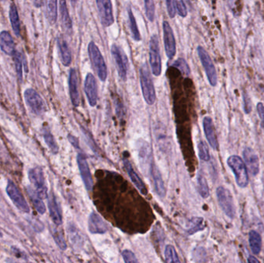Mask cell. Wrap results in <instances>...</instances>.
<instances>
[{"mask_svg": "<svg viewBox=\"0 0 264 263\" xmlns=\"http://www.w3.org/2000/svg\"><path fill=\"white\" fill-rule=\"evenodd\" d=\"M216 196L219 206L221 207L223 212L230 219H234L236 210H235L233 195L230 190L220 186L216 189Z\"/></svg>", "mask_w": 264, "mask_h": 263, "instance_id": "5", "label": "cell"}, {"mask_svg": "<svg viewBox=\"0 0 264 263\" xmlns=\"http://www.w3.org/2000/svg\"><path fill=\"white\" fill-rule=\"evenodd\" d=\"M144 3L147 18L150 22H154L156 17V5L154 0H144Z\"/></svg>", "mask_w": 264, "mask_h": 263, "instance_id": "37", "label": "cell"}, {"mask_svg": "<svg viewBox=\"0 0 264 263\" xmlns=\"http://www.w3.org/2000/svg\"><path fill=\"white\" fill-rule=\"evenodd\" d=\"M247 261H248V263H259L260 261L258 260V259L256 258V257H250L248 258V260H247Z\"/></svg>", "mask_w": 264, "mask_h": 263, "instance_id": "50", "label": "cell"}, {"mask_svg": "<svg viewBox=\"0 0 264 263\" xmlns=\"http://www.w3.org/2000/svg\"><path fill=\"white\" fill-rule=\"evenodd\" d=\"M2 237V232H0V238Z\"/></svg>", "mask_w": 264, "mask_h": 263, "instance_id": "53", "label": "cell"}, {"mask_svg": "<svg viewBox=\"0 0 264 263\" xmlns=\"http://www.w3.org/2000/svg\"><path fill=\"white\" fill-rule=\"evenodd\" d=\"M12 57H13L18 78H19V81H22L23 80V56L19 52L16 51Z\"/></svg>", "mask_w": 264, "mask_h": 263, "instance_id": "36", "label": "cell"}, {"mask_svg": "<svg viewBox=\"0 0 264 263\" xmlns=\"http://www.w3.org/2000/svg\"><path fill=\"white\" fill-rule=\"evenodd\" d=\"M9 19H10L11 25L12 30L16 36H20V22H19V14H18L17 8L15 4L12 3L9 9Z\"/></svg>", "mask_w": 264, "mask_h": 263, "instance_id": "28", "label": "cell"}, {"mask_svg": "<svg viewBox=\"0 0 264 263\" xmlns=\"http://www.w3.org/2000/svg\"><path fill=\"white\" fill-rule=\"evenodd\" d=\"M69 91L71 102L75 107L80 105V93L78 90V78L76 70L71 69L69 74Z\"/></svg>", "mask_w": 264, "mask_h": 263, "instance_id": "22", "label": "cell"}, {"mask_svg": "<svg viewBox=\"0 0 264 263\" xmlns=\"http://www.w3.org/2000/svg\"><path fill=\"white\" fill-rule=\"evenodd\" d=\"M43 136L46 144H47V147L50 150V152H52L54 155L58 153V145H57V142H56L55 138H54L52 133H51V131L47 127H44L43 128Z\"/></svg>", "mask_w": 264, "mask_h": 263, "instance_id": "30", "label": "cell"}, {"mask_svg": "<svg viewBox=\"0 0 264 263\" xmlns=\"http://www.w3.org/2000/svg\"><path fill=\"white\" fill-rule=\"evenodd\" d=\"M191 227L188 230V235H193L199 231L203 230L205 229L204 220L202 218H194L191 222Z\"/></svg>", "mask_w": 264, "mask_h": 263, "instance_id": "38", "label": "cell"}, {"mask_svg": "<svg viewBox=\"0 0 264 263\" xmlns=\"http://www.w3.org/2000/svg\"><path fill=\"white\" fill-rule=\"evenodd\" d=\"M212 1L213 2H216V0H212Z\"/></svg>", "mask_w": 264, "mask_h": 263, "instance_id": "54", "label": "cell"}, {"mask_svg": "<svg viewBox=\"0 0 264 263\" xmlns=\"http://www.w3.org/2000/svg\"><path fill=\"white\" fill-rule=\"evenodd\" d=\"M249 243L253 253L260 254L262 249V238L259 232L252 230L249 233Z\"/></svg>", "mask_w": 264, "mask_h": 263, "instance_id": "26", "label": "cell"}, {"mask_svg": "<svg viewBox=\"0 0 264 263\" xmlns=\"http://www.w3.org/2000/svg\"><path fill=\"white\" fill-rule=\"evenodd\" d=\"M29 179L34 186L36 189L35 191L38 194V196L42 199L47 198L48 197V190L43 169L40 167H35L30 169L29 171Z\"/></svg>", "mask_w": 264, "mask_h": 263, "instance_id": "6", "label": "cell"}, {"mask_svg": "<svg viewBox=\"0 0 264 263\" xmlns=\"http://www.w3.org/2000/svg\"><path fill=\"white\" fill-rule=\"evenodd\" d=\"M6 193L18 209L20 210L21 212L29 213V205L23 194L19 191L17 186L14 184L13 181H9L7 183Z\"/></svg>", "mask_w": 264, "mask_h": 263, "instance_id": "12", "label": "cell"}, {"mask_svg": "<svg viewBox=\"0 0 264 263\" xmlns=\"http://www.w3.org/2000/svg\"><path fill=\"white\" fill-rule=\"evenodd\" d=\"M0 48L7 55L13 56L15 54V43L9 32L3 30L0 33Z\"/></svg>", "mask_w": 264, "mask_h": 263, "instance_id": "24", "label": "cell"}, {"mask_svg": "<svg viewBox=\"0 0 264 263\" xmlns=\"http://www.w3.org/2000/svg\"><path fill=\"white\" fill-rule=\"evenodd\" d=\"M244 109H245V112L247 114L251 113V100L249 98V96H247V94L244 93Z\"/></svg>", "mask_w": 264, "mask_h": 263, "instance_id": "46", "label": "cell"}, {"mask_svg": "<svg viewBox=\"0 0 264 263\" xmlns=\"http://www.w3.org/2000/svg\"><path fill=\"white\" fill-rule=\"evenodd\" d=\"M77 162H78V169H79L80 174L82 176L84 184L88 191H90L93 188V178H92L91 173H90L86 157L83 154H78L77 157Z\"/></svg>", "mask_w": 264, "mask_h": 263, "instance_id": "14", "label": "cell"}, {"mask_svg": "<svg viewBox=\"0 0 264 263\" xmlns=\"http://www.w3.org/2000/svg\"><path fill=\"white\" fill-rule=\"evenodd\" d=\"M197 52H198V55L200 59L202 67L205 70L209 84L211 86L216 87L218 81L217 73H216V67L212 62L210 56L208 54L207 51L200 46L197 48Z\"/></svg>", "mask_w": 264, "mask_h": 263, "instance_id": "7", "label": "cell"}, {"mask_svg": "<svg viewBox=\"0 0 264 263\" xmlns=\"http://www.w3.org/2000/svg\"><path fill=\"white\" fill-rule=\"evenodd\" d=\"M149 172H150V175H152V180H153L154 187H155L156 193L160 198H165L166 194V189L163 176H162L157 165L154 162H152V165H151Z\"/></svg>", "mask_w": 264, "mask_h": 263, "instance_id": "18", "label": "cell"}, {"mask_svg": "<svg viewBox=\"0 0 264 263\" xmlns=\"http://www.w3.org/2000/svg\"><path fill=\"white\" fill-rule=\"evenodd\" d=\"M113 101H114V108H115L117 117L120 121H124V117H125V108H124V105L122 100H121L119 96H114Z\"/></svg>", "mask_w": 264, "mask_h": 263, "instance_id": "35", "label": "cell"}, {"mask_svg": "<svg viewBox=\"0 0 264 263\" xmlns=\"http://www.w3.org/2000/svg\"><path fill=\"white\" fill-rule=\"evenodd\" d=\"M156 142L163 152H166L170 151V141L166 131L163 128H161L160 130L159 127L156 128Z\"/></svg>", "mask_w": 264, "mask_h": 263, "instance_id": "29", "label": "cell"}, {"mask_svg": "<svg viewBox=\"0 0 264 263\" xmlns=\"http://www.w3.org/2000/svg\"><path fill=\"white\" fill-rule=\"evenodd\" d=\"M52 236L54 237V241L57 243V246L63 251H65L67 250V248H68V246H67V243H66L62 232L61 231L57 230V229H54L52 230Z\"/></svg>", "mask_w": 264, "mask_h": 263, "instance_id": "39", "label": "cell"}, {"mask_svg": "<svg viewBox=\"0 0 264 263\" xmlns=\"http://www.w3.org/2000/svg\"><path fill=\"white\" fill-rule=\"evenodd\" d=\"M82 131H83L84 134H85V138H86V141H88V145L90 147L93 152H97V146H96V144L93 142V138H92L91 135H90V133L88 132V131L84 128L83 127H82Z\"/></svg>", "mask_w": 264, "mask_h": 263, "instance_id": "45", "label": "cell"}, {"mask_svg": "<svg viewBox=\"0 0 264 263\" xmlns=\"http://www.w3.org/2000/svg\"><path fill=\"white\" fill-rule=\"evenodd\" d=\"M85 91L90 107H95L97 105L98 98L97 81L93 74L90 73L87 74L85 78Z\"/></svg>", "mask_w": 264, "mask_h": 263, "instance_id": "15", "label": "cell"}, {"mask_svg": "<svg viewBox=\"0 0 264 263\" xmlns=\"http://www.w3.org/2000/svg\"><path fill=\"white\" fill-rule=\"evenodd\" d=\"M137 150H138V160L141 167L144 172L150 170L152 162V148L148 141L139 139L137 141Z\"/></svg>", "mask_w": 264, "mask_h": 263, "instance_id": "8", "label": "cell"}, {"mask_svg": "<svg viewBox=\"0 0 264 263\" xmlns=\"http://www.w3.org/2000/svg\"><path fill=\"white\" fill-rule=\"evenodd\" d=\"M12 253L13 254L16 256V258L19 259H23V260H26L27 257H26V254L23 253V251H21L20 250H19L18 248L16 247H12Z\"/></svg>", "mask_w": 264, "mask_h": 263, "instance_id": "47", "label": "cell"}, {"mask_svg": "<svg viewBox=\"0 0 264 263\" xmlns=\"http://www.w3.org/2000/svg\"><path fill=\"white\" fill-rule=\"evenodd\" d=\"M163 29L166 55L168 58L173 59L176 54V42L174 33H173L171 26L167 21L163 22Z\"/></svg>", "mask_w": 264, "mask_h": 263, "instance_id": "13", "label": "cell"}, {"mask_svg": "<svg viewBox=\"0 0 264 263\" xmlns=\"http://www.w3.org/2000/svg\"><path fill=\"white\" fill-rule=\"evenodd\" d=\"M123 162H124V168L126 169L128 176H129L130 179L133 183L134 185L137 187V189H138V191H140L141 194H143V195H147L148 194V190H147L146 186L145 185L142 179L135 172L131 162L128 159H124Z\"/></svg>", "mask_w": 264, "mask_h": 263, "instance_id": "20", "label": "cell"}, {"mask_svg": "<svg viewBox=\"0 0 264 263\" xmlns=\"http://www.w3.org/2000/svg\"><path fill=\"white\" fill-rule=\"evenodd\" d=\"M24 98L28 107L35 114L40 115L45 112V103L35 89L32 88L26 89L24 92Z\"/></svg>", "mask_w": 264, "mask_h": 263, "instance_id": "9", "label": "cell"}, {"mask_svg": "<svg viewBox=\"0 0 264 263\" xmlns=\"http://www.w3.org/2000/svg\"><path fill=\"white\" fill-rule=\"evenodd\" d=\"M258 114H259L260 118L262 121L263 124H264V105L262 103H258L257 106Z\"/></svg>", "mask_w": 264, "mask_h": 263, "instance_id": "49", "label": "cell"}, {"mask_svg": "<svg viewBox=\"0 0 264 263\" xmlns=\"http://www.w3.org/2000/svg\"><path fill=\"white\" fill-rule=\"evenodd\" d=\"M48 208L50 217H51L54 223L57 226L62 225L63 218L61 207H60L57 198L53 192H50V195H49Z\"/></svg>", "mask_w": 264, "mask_h": 263, "instance_id": "21", "label": "cell"}, {"mask_svg": "<svg viewBox=\"0 0 264 263\" xmlns=\"http://www.w3.org/2000/svg\"><path fill=\"white\" fill-rule=\"evenodd\" d=\"M88 230L91 234H104L107 231V226L101 217L92 212L88 219Z\"/></svg>", "mask_w": 264, "mask_h": 263, "instance_id": "17", "label": "cell"}, {"mask_svg": "<svg viewBox=\"0 0 264 263\" xmlns=\"http://www.w3.org/2000/svg\"><path fill=\"white\" fill-rule=\"evenodd\" d=\"M165 260L166 263H180L179 258H178V254L176 253V249L174 246L171 245H168L165 250Z\"/></svg>", "mask_w": 264, "mask_h": 263, "instance_id": "34", "label": "cell"}, {"mask_svg": "<svg viewBox=\"0 0 264 263\" xmlns=\"http://www.w3.org/2000/svg\"><path fill=\"white\" fill-rule=\"evenodd\" d=\"M57 47H58L59 52L61 54V60L63 65L65 66V67H69L72 62L71 52L68 43L63 36H60L57 39Z\"/></svg>", "mask_w": 264, "mask_h": 263, "instance_id": "25", "label": "cell"}, {"mask_svg": "<svg viewBox=\"0 0 264 263\" xmlns=\"http://www.w3.org/2000/svg\"><path fill=\"white\" fill-rule=\"evenodd\" d=\"M88 55L90 57L92 65L100 81H106L107 78V67L100 50L94 42L91 41L88 44Z\"/></svg>", "mask_w": 264, "mask_h": 263, "instance_id": "2", "label": "cell"}, {"mask_svg": "<svg viewBox=\"0 0 264 263\" xmlns=\"http://www.w3.org/2000/svg\"><path fill=\"white\" fill-rule=\"evenodd\" d=\"M198 151H199V156L201 160L204 162H209L210 160L209 148L204 141H199V145H198Z\"/></svg>", "mask_w": 264, "mask_h": 263, "instance_id": "40", "label": "cell"}, {"mask_svg": "<svg viewBox=\"0 0 264 263\" xmlns=\"http://www.w3.org/2000/svg\"><path fill=\"white\" fill-rule=\"evenodd\" d=\"M111 54L115 61L116 67H117V73L120 78L122 81L127 80V74H128V57L124 51L121 50L119 46L117 44H113L111 47Z\"/></svg>", "mask_w": 264, "mask_h": 263, "instance_id": "11", "label": "cell"}, {"mask_svg": "<svg viewBox=\"0 0 264 263\" xmlns=\"http://www.w3.org/2000/svg\"><path fill=\"white\" fill-rule=\"evenodd\" d=\"M197 182L201 196L203 198H207L209 196V188L206 179L202 175L199 174L197 177Z\"/></svg>", "mask_w": 264, "mask_h": 263, "instance_id": "33", "label": "cell"}, {"mask_svg": "<svg viewBox=\"0 0 264 263\" xmlns=\"http://www.w3.org/2000/svg\"><path fill=\"white\" fill-rule=\"evenodd\" d=\"M69 1L71 2V5H72L73 6H75L77 2H78V0H69Z\"/></svg>", "mask_w": 264, "mask_h": 263, "instance_id": "51", "label": "cell"}, {"mask_svg": "<svg viewBox=\"0 0 264 263\" xmlns=\"http://www.w3.org/2000/svg\"><path fill=\"white\" fill-rule=\"evenodd\" d=\"M27 191L29 198H31L33 206L36 208L37 212L40 215H43L46 212V206L43 201H42L43 199L40 198L38 194H36V191H33L31 188H29Z\"/></svg>", "mask_w": 264, "mask_h": 263, "instance_id": "31", "label": "cell"}, {"mask_svg": "<svg viewBox=\"0 0 264 263\" xmlns=\"http://www.w3.org/2000/svg\"><path fill=\"white\" fill-rule=\"evenodd\" d=\"M46 15L50 24H55L57 19V0H46Z\"/></svg>", "mask_w": 264, "mask_h": 263, "instance_id": "27", "label": "cell"}, {"mask_svg": "<svg viewBox=\"0 0 264 263\" xmlns=\"http://www.w3.org/2000/svg\"><path fill=\"white\" fill-rule=\"evenodd\" d=\"M149 61L152 74L156 77H159L162 74V59L160 55L159 40L157 35L151 36L149 44Z\"/></svg>", "mask_w": 264, "mask_h": 263, "instance_id": "4", "label": "cell"}, {"mask_svg": "<svg viewBox=\"0 0 264 263\" xmlns=\"http://www.w3.org/2000/svg\"><path fill=\"white\" fill-rule=\"evenodd\" d=\"M227 164L234 173L236 181L239 187L243 188L247 187L249 183L248 173L243 159L237 155H232L227 159Z\"/></svg>", "mask_w": 264, "mask_h": 263, "instance_id": "3", "label": "cell"}, {"mask_svg": "<svg viewBox=\"0 0 264 263\" xmlns=\"http://www.w3.org/2000/svg\"><path fill=\"white\" fill-rule=\"evenodd\" d=\"M183 2L185 4H190L189 0H182Z\"/></svg>", "mask_w": 264, "mask_h": 263, "instance_id": "52", "label": "cell"}, {"mask_svg": "<svg viewBox=\"0 0 264 263\" xmlns=\"http://www.w3.org/2000/svg\"><path fill=\"white\" fill-rule=\"evenodd\" d=\"M166 2L168 14H169L170 18L173 19L176 16V0H166Z\"/></svg>", "mask_w": 264, "mask_h": 263, "instance_id": "44", "label": "cell"}, {"mask_svg": "<svg viewBox=\"0 0 264 263\" xmlns=\"http://www.w3.org/2000/svg\"><path fill=\"white\" fill-rule=\"evenodd\" d=\"M60 12H61V21L63 29L68 35H71L73 33V23L70 16L69 11L66 0H61L60 4Z\"/></svg>", "mask_w": 264, "mask_h": 263, "instance_id": "23", "label": "cell"}, {"mask_svg": "<svg viewBox=\"0 0 264 263\" xmlns=\"http://www.w3.org/2000/svg\"><path fill=\"white\" fill-rule=\"evenodd\" d=\"M139 74H140L141 88L144 99L148 104H154L156 100V89L148 64H144L141 67Z\"/></svg>", "mask_w": 264, "mask_h": 263, "instance_id": "1", "label": "cell"}, {"mask_svg": "<svg viewBox=\"0 0 264 263\" xmlns=\"http://www.w3.org/2000/svg\"><path fill=\"white\" fill-rule=\"evenodd\" d=\"M68 140H69L71 145L75 147L76 149H80V143L78 138H77L76 137L73 136L71 134H69L68 135Z\"/></svg>", "mask_w": 264, "mask_h": 263, "instance_id": "48", "label": "cell"}, {"mask_svg": "<svg viewBox=\"0 0 264 263\" xmlns=\"http://www.w3.org/2000/svg\"><path fill=\"white\" fill-rule=\"evenodd\" d=\"M202 124H203L205 138L207 139L209 145L214 150L219 149V143L216 138V131H215L214 124L212 122V118L209 117H204Z\"/></svg>", "mask_w": 264, "mask_h": 263, "instance_id": "19", "label": "cell"}, {"mask_svg": "<svg viewBox=\"0 0 264 263\" xmlns=\"http://www.w3.org/2000/svg\"><path fill=\"white\" fill-rule=\"evenodd\" d=\"M176 10L178 11V15L181 17L187 16L186 4L182 0H176Z\"/></svg>", "mask_w": 264, "mask_h": 263, "instance_id": "42", "label": "cell"}, {"mask_svg": "<svg viewBox=\"0 0 264 263\" xmlns=\"http://www.w3.org/2000/svg\"><path fill=\"white\" fill-rule=\"evenodd\" d=\"M100 22L104 27L111 26L114 22L111 0H96Z\"/></svg>", "mask_w": 264, "mask_h": 263, "instance_id": "10", "label": "cell"}, {"mask_svg": "<svg viewBox=\"0 0 264 263\" xmlns=\"http://www.w3.org/2000/svg\"><path fill=\"white\" fill-rule=\"evenodd\" d=\"M243 155L246 166L250 173L254 176L258 175L260 172V161L258 155L252 148L248 147L244 149Z\"/></svg>", "mask_w": 264, "mask_h": 263, "instance_id": "16", "label": "cell"}, {"mask_svg": "<svg viewBox=\"0 0 264 263\" xmlns=\"http://www.w3.org/2000/svg\"><path fill=\"white\" fill-rule=\"evenodd\" d=\"M128 17H129L130 29H131V36L135 41L138 42L142 40L140 32L137 25L136 19L134 16L133 12L131 9H128Z\"/></svg>", "mask_w": 264, "mask_h": 263, "instance_id": "32", "label": "cell"}, {"mask_svg": "<svg viewBox=\"0 0 264 263\" xmlns=\"http://www.w3.org/2000/svg\"><path fill=\"white\" fill-rule=\"evenodd\" d=\"M173 67H176L177 69L181 71V74H184L185 76H188L190 74L189 66L187 64L186 61L182 58L178 59L175 61L174 64H173Z\"/></svg>", "mask_w": 264, "mask_h": 263, "instance_id": "41", "label": "cell"}, {"mask_svg": "<svg viewBox=\"0 0 264 263\" xmlns=\"http://www.w3.org/2000/svg\"><path fill=\"white\" fill-rule=\"evenodd\" d=\"M122 257L124 261L127 263H136L138 262L135 255L130 250H124L122 253Z\"/></svg>", "mask_w": 264, "mask_h": 263, "instance_id": "43", "label": "cell"}]
</instances>
